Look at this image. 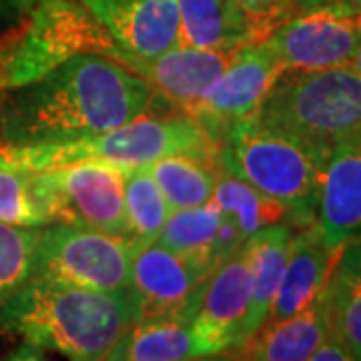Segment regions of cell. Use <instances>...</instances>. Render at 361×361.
Here are the masks:
<instances>
[{
  "label": "cell",
  "mask_w": 361,
  "mask_h": 361,
  "mask_svg": "<svg viewBox=\"0 0 361 361\" xmlns=\"http://www.w3.org/2000/svg\"><path fill=\"white\" fill-rule=\"evenodd\" d=\"M78 54L113 59L179 109L195 103L229 63V54L215 49L177 47L157 56H141L121 44L82 2L42 0L23 32L0 52L2 90L32 82Z\"/></svg>",
  "instance_id": "obj_1"
},
{
  "label": "cell",
  "mask_w": 361,
  "mask_h": 361,
  "mask_svg": "<svg viewBox=\"0 0 361 361\" xmlns=\"http://www.w3.org/2000/svg\"><path fill=\"white\" fill-rule=\"evenodd\" d=\"M11 94L0 106V142L44 145L99 135L147 115V80L101 54H78Z\"/></svg>",
  "instance_id": "obj_2"
},
{
  "label": "cell",
  "mask_w": 361,
  "mask_h": 361,
  "mask_svg": "<svg viewBox=\"0 0 361 361\" xmlns=\"http://www.w3.org/2000/svg\"><path fill=\"white\" fill-rule=\"evenodd\" d=\"M141 317L133 287L94 291L30 277L0 305V329L26 348L77 361L106 360L121 336Z\"/></svg>",
  "instance_id": "obj_3"
},
{
  "label": "cell",
  "mask_w": 361,
  "mask_h": 361,
  "mask_svg": "<svg viewBox=\"0 0 361 361\" xmlns=\"http://www.w3.org/2000/svg\"><path fill=\"white\" fill-rule=\"evenodd\" d=\"M0 153L28 171L103 163L133 169L175 153H217V142L193 116L142 115L99 135L44 145L0 142Z\"/></svg>",
  "instance_id": "obj_4"
},
{
  "label": "cell",
  "mask_w": 361,
  "mask_h": 361,
  "mask_svg": "<svg viewBox=\"0 0 361 361\" xmlns=\"http://www.w3.org/2000/svg\"><path fill=\"white\" fill-rule=\"evenodd\" d=\"M217 155L221 167L289 207L297 229L315 223L327 149L247 118L223 135Z\"/></svg>",
  "instance_id": "obj_5"
},
{
  "label": "cell",
  "mask_w": 361,
  "mask_h": 361,
  "mask_svg": "<svg viewBox=\"0 0 361 361\" xmlns=\"http://www.w3.org/2000/svg\"><path fill=\"white\" fill-rule=\"evenodd\" d=\"M253 121L327 151L361 142V75L351 66L285 71Z\"/></svg>",
  "instance_id": "obj_6"
},
{
  "label": "cell",
  "mask_w": 361,
  "mask_h": 361,
  "mask_svg": "<svg viewBox=\"0 0 361 361\" xmlns=\"http://www.w3.org/2000/svg\"><path fill=\"white\" fill-rule=\"evenodd\" d=\"M129 169L78 163L32 171V187L51 223L129 239L125 213V173Z\"/></svg>",
  "instance_id": "obj_7"
},
{
  "label": "cell",
  "mask_w": 361,
  "mask_h": 361,
  "mask_svg": "<svg viewBox=\"0 0 361 361\" xmlns=\"http://www.w3.org/2000/svg\"><path fill=\"white\" fill-rule=\"evenodd\" d=\"M51 225L40 231L32 277L94 291L129 289L130 239L63 223Z\"/></svg>",
  "instance_id": "obj_8"
},
{
  "label": "cell",
  "mask_w": 361,
  "mask_h": 361,
  "mask_svg": "<svg viewBox=\"0 0 361 361\" xmlns=\"http://www.w3.org/2000/svg\"><path fill=\"white\" fill-rule=\"evenodd\" d=\"M265 42L285 71H323L349 66L361 49V11L325 2L293 13Z\"/></svg>",
  "instance_id": "obj_9"
},
{
  "label": "cell",
  "mask_w": 361,
  "mask_h": 361,
  "mask_svg": "<svg viewBox=\"0 0 361 361\" xmlns=\"http://www.w3.org/2000/svg\"><path fill=\"white\" fill-rule=\"evenodd\" d=\"M283 73V63L265 40L243 44L215 82L183 115L199 121L219 149L231 125L255 116L265 94Z\"/></svg>",
  "instance_id": "obj_10"
},
{
  "label": "cell",
  "mask_w": 361,
  "mask_h": 361,
  "mask_svg": "<svg viewBox=\"0 0 361 361\" xmlns=\"http://www.w3.org/2000/svg\"><path fill=\"white\" fill-rule=\"evenodd\" d=\"M251 301V269L243 245L225 257L195 299L191 334L199 357L239 348Z\"/></svg>",
  "instance_id": "obj_11"
},
{
  "label": "cell",
  "mask_w": 361,
  "mask_h": 361,
  "mask_svg": "<svg viewBox=\"0 0 361 361\" xmlns=\"http://www.w3.org/2000/svg\"><path fill=\"white\" fill-rule=\"evenodd\" d=\"M211 271L161 243H133L130 287L141 317H153L193 303ZM139 317V319H141Z\"/></svg>",
  "instance_id": "obj_12"
},
{
  "label": "cell",
  "mask_w": 361,
  "mask_h": 361,
  "mask_svg": "<svg viewBox=\"0 0 361 361\" xmlns=\"http://www.w3.org/2000/svg\"><path fill=\"white\" fill-rule=\"evenodd\" d=\"M121 44L141 56L177 49V0H80Z\"/></svg>",
  "instance_id": "obj_13"
},
{
  "label": "cell",
  "mask_w": 361,
  "mask_h": 361,
  "mask_svg": "<svg viewBox=\"0 0 361 361\" xmlns=\"http://www.w3.org/2000/svg\"><path fill=\"white\" fill-rule=\"evenodd\" d=\"M341 251L325 241L315 223L291 235L283 275L267 322H279L307 310L322 295Z\"/></svg>",
  "instance_id": "obj_14"
},
{
  "label": "cell",
  "mask_w": 361,
  "mask_h": 361,
  "mask_svg": "<svg viewBox=\"0 0 361 361\" xmlns=\"http://www.w3.org/2000/svg\"><path fill=\"white\" fill-rule=\"evenodd\" d=\"M315 225L336 249H343L361 235V142L339 145L329 151Z\"/></svg>",
  "instance_id": "obj_15"
},
{
  "label": "cell",
  "mask_w": 361,
  "mask_h": 361,
  "mask_svg": "<svg viewBox=\"0 0 361 361\" xmlns=\"http://www.w3.org/2000/svg\"><path fill=\"white\" fill-rule=\"evenodd\" d=\"M221 219L223 245L227 255L245 245L255 235L273 225L297 227L289 207L261 193L251 183L221 167L219 179L211 197Z\"/></svg>",
  "instance_id": "obj_16"
},
{
  "label": "cell",
  "mask_w": 361,
  "mask_h": 361,
  "mask_svg": "<svg viewBox=\"0 0 361 361\" xmlns=\"http://www.w3.org/2000/svg\"><path fill=\"white\" fill-rule=\"evenodd\" d=\"M197 299V297H195ZM193 303L153 317H141L121 336L106 360L177 361L197 360L191 317Z\"/></svg>",
  "instance_id": "obj_17"
},
{
  "label": "cell",
  "mask_w": 361,
  "mask_h": 361,
  "mask_svg": "<svg viewBox=\"0 0 361 361\" xmlns=\"http://www.w3.org/2000/svg\"><path fill=\"white\" fill-rule=\"evenodd\" d=\"M177 6L179 49H239L265 40L237 0H177Z\"/></svg>",
  "instance_id": "obj_18"
},
{
  "label": "cell",
  "mask_w": 361,
  "mask_h": 361,
  "mask_svg": "<svg viewBox=\"0 0 361 361\" xmlns=\"http://www.w3.org/2000/svg\"><path fill=\"white\" fill-rule=\"evenodd\" d=\"M329 336L323 297L307 310L279 322H265L253 336L239 345L241 357L257 361H303Z\"/></svg>",
  "instance_id": "obj_19"
},
{
  "label": "cell",
  "mask_w": 361,
  "mask_h": 361,
  "mask_svg": "<svg viewBox=\"0 0 361 361\" xmlns=\"http://www.w3.org/2000/svg\"><path fill=\"white\" fill-rule=\"evenodd\" d=\"M291 235H293V227L273 225L255 233L245 243L249 269H251V301L243 325L241 343L253 336L269 317L275 293L283 275Z\"/></svg>",
  "instance_id": "obj_20"
},
{
  "label": "cell",
  "mask_w": 361,
  "mask_h": 361,
  "mask_svg": "<svg viewBox=\"0 0 361 361\" xmlns=\"http://www.w3.org/2000/svg\"><path fill=\"white\" fill-rule=\"evenodd\" d=\"M322 297L329 334L361 360V235L343 247Z\"/></svg>",
  "instance_id": "obj_21"
},
{
  "label": "cell",
  "mask_w": 361,
  "mask_h": 361,
  "mask_svg": "<svg viewBox=\"0 0 361 361\" xmlns=\"http://www.w3.org/2000/svg\"><path fill=\"white\" fill-rule=\"evenodd\" d=\"M165 195L171 211L191 209L211 201L219 179L217 153H175L147 165Z\"/></svg>",
  "instance_id": "obj_22"
},
{
  "label": "cell",
  "mask_w": 361,
  "mask_h": 361,
  "mask_svg": "<svg viewBox=\"0 0 361 361\" xmlns=\"http://www.w3.org/2000/svg\"><path fill=\"white\" fill-rule=\"evenodd\" d=\"M157 243L211 273L223 259L229 257L223 245L219 213L211 201L191 209L171 211L167 223L157 237Z\"/></svg>",
  "instance_id": "obj_23"
},
{
  "label": "cell",
  "mask_w": 361,
  "mask_h": 361,
  "mask_svg": "<svg viewBox=\"0 0 361 361\" xmlns=\"http://www.w3.org/2000/svg\"><path fill=\"white\" fill-rule=\"evenodd\" d=\"M125 213L133 243H153L167 223L171 207L147 165L125 173Z\"/></svg>",
  "instance_id": "obj_24"
},
{
  "label": "cell",
  "mask_w": 361,
  "mask_h": 361,
  "mask_svg": "<svg viewBox=\"0 0 361 361\" xmlns=\"http://www.w3.org/2000/svg\"><path fill=\"white\" fill-rule=\"evenodd\" d=\"M40 231L0 221V305L35 275Z\"/></svg>",
  "instance_id": "obj_25"
},
{
  "label": "cell",
  "mask_w": 361,
  "mask_h": 361,
  "mask_svg": "<svg viewBox=\"0 0 361 361\" xmlns=\"http://www.w3.org/2000/svg\"><path fill=\"white\" fill-rule=\"evenodd\" d=\"M0 221L20 227H44L49 219L32 187V171L0 153Z\"/></svg>",
  "instance_id": "obj_26"
},
{
  "label": "cell",
  "mask_w": 361,
  "mask_h": 361,
  "mask_svg": "<svg viewBox=\"0 0 361 361\" xmlns=\"http://www.w3.org/2000/svg\"><path fill=\"white\" fill-rule=\"evenodd\" d=\"M237 4L257 28L261 39H267L283 20L297 13V0H237Z\"/></svg>",
  "instance_id": "obj_27"
},
{
  "label": "cell",
  "mask_w": 361,
  "mask_h": 361,
  "mask_svg": "<svg viewBox=\"0 0 361 361\" xmlns=\"http://www.w3.org/2000/svg\"><path fill=\"white\" fill-rule=\"evenodd\" d=\"M311 360L313 361H351L353 355L337 337L331 334L323 339L322 343L315 348V351L311 353Z\"/></svg>",
  "instance_id": "obj_28"
},
{
  "label": "cell",
  "mask_w": 361,
  "mask_h": 361,
  "mask_svg": "<svg viewBox=\"0 0 361 361\" xmlns=\"http://www.w3.org/2000/svg\"><path fill=\"white\" fill-rule=\"evenodd\" d=\"M325 2H331V0H297V11L311 8V6H317V4H325Z\"/></svg>",
  "instance_id": "obj_29"
},
{
  "label": "cell",
  "mask_w": 361,
  "mask_h": 361,
  "mask_svg": "<svg viewBox=\"0 0 361 361\" xmlns=\"http://www.w3.org/2000/svg\"><path fill=\"white\" fill-rule=\"evenodd\" d=\"M349 66H351L353 71H357V73L361 75V49L357 51V54L353 56V61H351V65H349Z\"/></svg>",
  "instance_id": "obj_30"
},
{
  "label": "cell",
  "mask_w": 361,
  "mask_h": 361,
  "mask_svg": "<svg viewBox=\"0 0 361 361\" xmlns=\"http://www.w3.org/2000/svg\"><path fill=\"white\" fill-rule=\"evenodd\" d=\"M331 2H334V0H331ZM336 2H343V4H349V6L361 11V0H336Z\"/></svg>",
  "instance_id": "obj_31"
},
{
  "label": "cell",
  "mask_w": 361,
  "mask_h": 361,
  "mask_svg": "<svg viewBox=\"0 0 361 361\" xmlns=\"http://www.w3.org/2000/svg\"><path fill=\"white\" fill-rule=\"evenodd\" d=\"M0 90H2V65H0Z\"/></svg>",
  "instance_id": "obj_32"
}]
</instances>
